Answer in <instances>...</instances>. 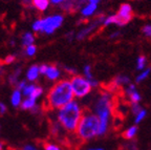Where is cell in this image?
I'll use <instances>...</instances> for the list:
<instances>
[{"label":"cell","mask_w":151,"mask_h":150,"mask_svg":"<svg viewBox=\"0 0 151 150\" xmlns=\"http://www.w3.org/2000/svg\"><path fill=\"white\" fill-rule=\"evenodd\" d=\"M73 98H75V94L71 88L70 81L61 80L50 89L46 96L45 106L47 109L59 110L71 101H73Z\"/></svg>","instance_id":"6da1fadb"},{"label":"cell","mask_w":151,"mask_h":150,"mask_svg":"<svg viewBox=\"0 0 151 150\" xmlns=\"http://www.w3.org/2000/svg\"><path fill=\"white\" fill-rule=\"evenodd\" d=\"M93 113L100 121L99 136H105L109 130L113 113V99L108 90L102 92L98 97L93 105Z\"/></svg>","instance_id":"7a4b0ae2"},{"label":"cell","mask_w":151,"mask_h":150,"mask_svg":"<svg viewBox=\"0 0 151 150\" xmlns=\"http://www.w3.org/2000/svg\"><path fill=\"white\" fill-rule=\"evenodd\" d=\"M84 109L77 101H71L57 112V122L65 131L76 132L84 113Z\"/></svg>","instance_id":"3957f363"},{"label":"cell","mask_w":151,"mask_h":150,"mask_svg":"<svg viewBox=\"0 0 151 150\" xmlns=\"http://www.w3.org/2000/svg\"><path fill=\"white\" fill-rule=\"evenodd\" d=\"M99 130L100 121L97 115L91 111H84L75 133L79 140L86 142L99 136Z\"/></svg>","instance_id":"277c9868"},{"label":"cell","mask_w":151,"mask_h":150,"mask_svg":"<svg viewBox=\"0 0 151 150\" xmlns=\"http://www.w3.org/2000/svg\"><path fill=\"white\" fill-rule=\"evenodd\" d=\"M133 18V12H132V7L128 3H123L119 9V12L114 15H110V16L106 17L104 19L103 25L107 26L110 24H116L119 26H124L131 21V19Z\"/></svg>","instance_id":"5b68a950"},{"label":"cell","mask_w":151,"mask_h":150,"mask_svg":"<svg viewBox=\"0 0 151 150\" xmlns=\"http://www.w3.org/2000/svg\"><path fill=\"white\" fill-rule=\"evenodd\" d=\"M69 81H70L71 88H73V94H75L76 98H84L91 92L92 86L90 85L89 80L86 79L84 76L75 75L71 77Z\"/></svg>","instance_id":"8992f818"},{"label":"cell","mask_w":151,"mask_h":150,"mask_svg":"<svg viewBox=\"0 0 151 150\" xmlns=\"http://www.w3.org/2000/svg\"><path fill=\"white\" fill-rule=\"evenodd\" d=\"M64 17L62 15H52L42 19V33L50 35L62 25Z\"/></svg>","instance_id":"52a82bcc"},{"label":"cell","mask_w":151,"mask_h":150,"mask_svg":"<svg viewBox=\"0 0 151 150\" xmlns=\"http://www.w3.org/2000/svg\"><path fill=\"white\" fill-rule=\"evenodd\" d=\"M104 17L103 16H100V17H97V18L94 19L93 21L90 22L88 25H86L85 27H83L78 34H77V39L78 40H83L85 39L86 37L90 35V34L93 33L100 26V24H103V21H104Z\"/></svg>","instance_id":"ba28073f"},{"label":"cell","mask_w":151,"mask_h":150,"mask_svg":"<svg viewBox=\"0 0 151 150\" xmlns=\"http://www.w3.org/2000/svg\"><path fill=\"white\" fill-rule=\"evenodd\" d=\"M125 94L128 97L130 104H139L141 102L142 97L137 92V86L133 83H130L129 85H127V87L125 88Z\"/></svg>","instance_id":"9c48e42d"},{"label":"cell","mask_w":151,"mask_h":150,"mask_svg":"<svg viewBox=\"0 0 151 150\" xmlns=\"http://www.w3.org/2000/svg\"><path fill=\"white\" fill-rule=\"evenodd\" d=\"M131 83L130 81V78L127 77V76H116L114 79L112 80V82H111V86L113 88H119L121 87L122 85H129Z\"/></svg>","instance_id":"30bf717a"},{"label":"cell","mask_w":151,"mask_h":150,"mask_svg":"<svg viewBox=\"0 0 151 150\" xmlns=\"http://www.w3.org/2000/svg\"><path fill=\"white\" fill-rule=\"evenodd\" d=\"M98 9V4H93V3L87 2V4H85L84 7L81 9V14L84 18H87V17L93 16V14L97 12Z\"/></svg>","instance_id":"8fae6325"},{"label":"cell","mask_w":151,"mask_h":150,"mask_svg":"<svg viewBox=\"0 0 151 150\" xmlns=\"http://www.w3.org/2000/svg\"><path fill=\"white\" fill-rule=\"evenodd\" d=\"M39 75H40V66L33 65L26 71V79L28 81H31V82H34L39 78Z\"/></svg>","instance_id":"7c38bea8"},{"label":"cell","mask_w":151,"mask_h":150,"mask_svg":"<svg viewBox=\"0 0 151 150\" xmlns=\"http://www.w3.org/2000/svg\"><path fill=\"white\" fill-rule=\"evenodd\" d=\"M44 76L48 80H50V81H56V80L60 77L59 68L57 67V66H54V65H48L47 71H46V73H45Z\"/></svg>","instance_id":"4fadbf2b"},{"label":"cell","mask_w":151,"mask_h":150,"mask_svg":"<svg viewBox=\"0 0 151 150\" xmlns=\"http://www.w3.org/2000/svg\"><path fill=\"white\" fill-rule=\"evenodd\" d=\"M22 92L19 89H15L11 97V104L13 105V107H19L22 104Z\"/></svg>","instance_id":"5bb4252c"},{"label":"cell","mask_w":151,"mask_h":150,"mask_svg":"<svg viewBox=\"0 0 151 150\" xmlns=\"http://www.w3.org/2000/svg\"><path fill=\"white\" fill-rule=\"evenodd\" d=\"M50 0H31V3L34 7L39 12H44L46 11L48 5H50Z\"/></svg>","instance_id":"9a60e30c"},{"label":"cell","mask_w":151,"mask_h":150,"mask_svg":"<svg viewBox=\"0 0 151 150\" xmlns=\"http://www.w3.org/2000/svg\"><path fill=\"white\" fill-rule=\"evenodd\" d=\"M36 106H37V100L32 99V98H26L24 101H22V104L20 107H21V109H23V110L32 111Z\"/></svg>","instance_id":"2e32d148"},{"label":"cell","mask_w":151,"mask_h":150,"mask_svg":"<svg viewBox=\"0 0 151 150\" xmlns=\"http://www.w3.org/2000/svg\"><path fill=\"white\" fill-rule=\"evenodd\" d=\"M137 131H139V128L134 124L126 129L125 131H124V133H123V136L125 138H127V140H132V138H135V136L137 134Z\"/></svg>","instance_id":"e0dca14e"},{"label":"cell","mask_w":151,"mask_h":150,"mask_svg":"<svg viewBox=\"0 0 151 150\" xmlns=\"http://www.w3.org/2000/svg\"><path fill=\"white\" fill-rule=\"evenodd\" d=\"M34 41H35V37H34V35L32 33H25L22 36V44L25 47L33 45Z\"/></svg>","instance_id":"ac0fdd59"},{"label":"cell","mask_w":151,"mask_h":150,"mask_svg":"<svg viewBox=\"0 0 151 150\" xmlns=\"http://www.w3.org/2000/svg\"><path fill=\"white\" fill-rule=\"evenodd\" d=\"M150 71H151L150 68H145L144 71H142L141 73H139V75L137 76V78H135V82H137V83H142L144 80H146L147 78H148Z\"/></svg>","instance_id":"d6986e66"},{"label":"cell","mask_w":151,"mask_h":150,"mask_svg":"<svg viewBox=\"0 0 151 150\" xmlns=\"http://www.w3.org/2000/svg\"><path fill=\"white\" fill-rule=\"evenodd\" d=\"M20 74H21V68H17L16 71L9 76V83L12 85L18 84V78H19V76H20Z\"/></svg>","instance_id":"ffe728a7"},{"label":"cell","mask_w":151,"mask_h":150,"mask_svg":"<svg viewBox=\"0 0 151 150\" xmlns=\"http://www.w3.org/2000/svg\"><path fill=\"white\" fill-rule=\"evenodd\" d=\"M146 117H147V110L143 108V109H142L137 115H134V124L137 125V124H139V123H142L145 120V118Z\"/></svg>","instance_id":"44dd1931"},{"label":"cell","mask_w":151,"mask_h":150,"mask_svg":"<svg viewBox=\"0 0 151 150\" xmlns=\"http://www.w3.org/2000/svg\"><path fill=\"white\" fill-rule=\"evenodd\" d=\"M146 64H147V60L144 56H139L137 60V68L139 71H144L146 68Z\"/></svg>","instance_id":"7402d4cb"},{"label":"cell","mask_w":151,"mask_h":150,"mask_svg":"<svg viewBox=\"0 0 151 150\" xmlns=\"http://www.w3.org/2000/svg\"><path fill=\"white\" fill-rule=\"evenodd\" d=\"M61 130H64V129L62 128L61 125H60L58 122L52 123V124L50 125V133L54 134V136H59Z\"/></svg>","instance_id":"603a6c76"},{"label":"cell","mask_w":151,"mask_h":150,"mask_svg":"<svg viewBox=\"0 0 151 150\" xmlns=\"http://www.w3.org/2000/svg\"><path fill=\"white\" fill-rule=\"evenodd\" d=\"M35 88H36V85H34V84H26V86L24 87L23 90H22V94H23V96H25L26 98H28V97L33 94L34 89H35Z\"/></svg>","instance_id":"cb8c5ba5"},{"label":"cell","mask_w":151,"mask_h":150,"mask_svg":"<svg viewBox=\"0 0 151 150\" xmlns=\"http://www.w3.org/2000/svg\"><path fill=\"white\" fill-rule=\"evenodd\" d=\"M42 94H43V88H42V87L36 86V88L34 89L33 94L28 97V98H32V99H35V100H37L38 98H40V97L42 96Z\"/></svg>","instance_id":"d4e9b609"},{"label":"cell","mask_w":151,"mask_h":150,"mask_svg":"<svg viewBox=\"0 0 151 150\" xmlns=\"http://www.w3.org/2000/svg\"><path fill=\"white\" fill-rule=\"evenodd\" d=\"M83 74H84V77L88 80L93 79V76H92V71H91V66L90 65H85L84 69H83Z\"/></svg>","instance_id":"484cf974"},{"label":"cell","mask_w":151,"mask_h":150,"mask_svg":"<svg viewBox=\"0 0 151 150\" xmlns=\"http://www.w3.org/2000/svg\"><path fill=\"white\" fill-rule=\"evenodd\" d=\"M34 32H42V19H37L32 25Z\"/></svg>","instance_id":"4316f807"},{"label":"cell","mask_w":151,"mask_h":150,"mask_svg":"<svg viewBox=\"0 0 151 150\" xmlns=\"http://www.w3.org/2000/svg\"><path fill=\"white\" fill-rule=\"evenodd\" d=\"M36 52H37V47H36L34 44L25 47V55H26V56H28V57H33L34 55L36 54Z\"/></svg>","instance_id":"83f0119b"},{"label":"cell","mask_w":151,"mask_h":150,"mask_svg":"<svg viewBox=\"0 0 151 150\" xmlns=\"http://www.w3.org/2000/svg\"><path fill=\"white\" fill-rule=\"evenodd\" d=\"M44 150H62L59 145L54 143H46L44 145Z\"/></svg>","instance_id":"f1b7e54d"},{"label":"cell","mask_w":151,"mask_h":150,"mask_svg":"<svg viewBox=\"0 0 151 150\" xmlns=\"http://www.w3.org/2000/svg\"><path fill=\"white\" fill-rule=\"evenodd\" d=\"M143 34L146 36L148 39L151 40V24H147V25L143 26Z\"/></svg>","instance_id":"f546056e"},{"label":"cell","mask_w":151,"mask_h":150,"mask_svg":"<svg viewBox=\"0 0 151 150\" xmlns=\"http://www.w3.org/2000/svg\"><path fill=\"white\" fill-rule=\"evenodd\" d=\"M142 109H143V107L139 106V104H131V112L133 113V115H137Z\"/></svg>","instance_id":"4dcf8cb0"},{"label":"cell","mask_w":151,"mask_h":150,"mask_svg":"<svg viewBox=\"0 0 151 150\" xmlns=\"http://www.w3.org/2000/svg\"><path fill=\"white\" fill-rule=\"evenodd\" d=\"M15 60H16V56H14V55H9V56L5 57L3 63L4 64H11V63H13Z\"/></svg>","instance_id":"1f68e13d"},{"label":"cell","mask_w":151,"mask_h":150,"mask_svg":"<svg viewBox=\"0 0 151 150\" xmlns=\"http://www.w3.org/2000/svg\"><path fill=\"white\" fill-rule=\"evenodd\" d=\"M7 111V107L3 102H0V115H4Z\"/></svg>","instance_id":"d6a6232c"},{"label":"cell","mask_w":151,"mask_h":150,"mask_svg":"<svg viewBox=\"0 0 151 150\" xmlns=\"http://www.w3.org/2000/svg\"><path fill=\"white\" fill-rule=\"evenodd\" d=\"M26 86V82L25 81H19L18 84H17V89H19V90H23V88Z\"/></svg>","instance_id":"836d02e7"},{"label":"cell","mask_w":151,"mask_h":150,"mask_svg":"<svg viewBox=\"0 0 151 150\" xmlns=\"http://www.w3.org/2000/svg\"><path fill=\"white\" fill-rule=\"evenodd\" d=\"M23 150H38L37 147L34 145H32V144H26V145H24V147L22 148Z\"/></svg>","instance_id":"e575fe53"},{"label":"cell","mask_w":151,"mask_h":150,"mask_svg":"<svg viewBox=\"0 0 151 150\" xmlns=\"http://www.w3.org/2000/svg\"><path fill=\"white\" fill-rule=\"evenodd\" d=\"M50 3H52V4H55V5H62L64 2H65L66 0H50Z\"/></svg>","instance_id":"d590c367"},{"label":"cell","mask_w":151,"mask_h":150,"mask_svg":"<svg viewBox=\"0 0 151 150\" xmlns=\"http://www.w3.org/2000/svg\"><path fill=\"white\" fill-rule=\"evenodd\" d=\"M47 67H48V65H46V64H43V65L40 66V74L41 75H45V73H46V71H47Z\"/></svg>","instance_id":"8d00e7d4"},{"label":"cell","mask_w":151,"mask_h":150,"mask_svg":"<svg viewBox=\"0 0 151 150\" xmlns=\"http://www.w3.org/2000/svg\"><path fill=\"white\" fill-rule=\"evenodd\" d=\"M120 36V32H113L112 34L110 35V39H116Z\"/></svg>","instance_id":"74e56055"},{"label":"cell","mask_w":151,"mask_h":150,"mask_svg":"<svg viewBox=\"0 0 151 150\" xmlns=\"http://www.w3.org/2000/svg\"><path fill=\"white\" fill-rule=\"evenodd\" d=\"M65 71H67L69 74H71V75H75L76 74V69L75 68H70V67H65Z\"/></svg>","instance_id":"f35d334b"},{"label":"cell","mask_w":151,"mask_h":150,"mask_svg":"<svg viewBox=\"0 0 151 150\" xmlns=\"http://www.w3.org/2000/svg\"><path fill=\"white\" fill-rule=\"evenodd\" d=\"M86 150H105V149L102 147H91V148H88V149H86Z\"/></svg>","instance_id":"ab89813d"},{"label":"cell","mask_w":151,"mask_h":150,"mask_svg":"<svg viewBox=\"0 0 151 150\" xmlns=\"http://www.w3.org/2000/svg\"><path fill=\"white\" fill-rule=\"evenodd\" d=\"M101 0H88V2L89 3H93V4H98Z\"/></svg>","instance_id":"60d3db41"},{"label":"cell","mask_w":151,"mask_h":150,"mask_svg":"<svg viewBox=\"0 0 151 150\" xmlns=\"http://www.w3.org/2000/svg\"><path fill=\"white\" fill-rule=\"evenodd\" d=\"M0 150H4V144L2 142H0Z\"/></svg>","instance_id":"b9f144b4"},{"label":"cell","mask_w":151,"mask_h":150,"mask_svg":"<svg viewBox=\"0 0 151 150\" xmlns=\"http://www.w3.org/2000/svg\"><path fill=\"white\" fill-rule=\"evenodd\" d=\"M22 150H23V149H22Z\"/></svg>","instance_id":"7bdbcfd3"}]
</instances>
